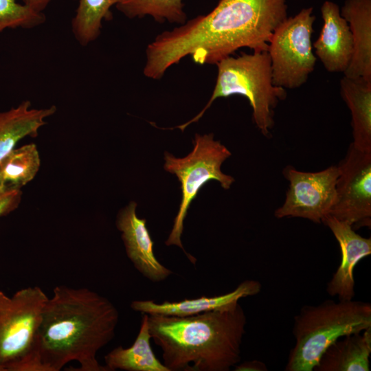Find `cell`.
Returning <instances> with one entry per match:
<instances>
[{
	"instance_id": "cell-1",
	"label": "cell",
	"mask_w": 371,
	"mask_h": 371,
	"mask_svg": "<svg viewBox=\"0 0 371 371\" xmlns=\"http://www.w3.org/2000/svg\"><path fill=\"white\" fill-rule=\"evenodd\" d=\"M287 17L286 0H220L209 13L158 34L146 49L143 74L159 80L189 56L196 64L216 65L243 47L267 51Z\"/></svg>"
},
{
	"instance_id": "cell-2",
	"label": "cell",
	"mask_w": 371,
	"mask_h": 371,
	"mask_svg": "<svg viewBox=\"0 0 371 371\" xmlns=\"http://www.w3.org/2000/svg\"><path fill=\"white\" fill-rule=\"evenodd\" d=\"M119 312L108 298L87 288L59 285L43 309L38 337L43 371H60L76 361L78 371H109L98 351L115 337Z\"/></svg>"
},
{
	"instance_id": "cell-3",
	"label": "cell",
	"mask_w": 371,
	"mask_h": 371,
	"mask_svg": "<svg viewBox=\"0 0 371 371\" xmlns=\"http://www.w3.org/2000/svg\"><path fill=\"white\" fill-rule=\"evenodd\" d=\"M148 320L170 371H229L240 361L247 318L239 303L186 317L150 314Z\"/></svg>"
},
{
	"instance_id": "cell-4",
	"label": "cell",
	"mask_w": 371,
	"mask_h": 371,
	"mask_svg": "<svg viewBox=\"0 0 371 371\" xmlns=\"http://www.w3.org/2000/svg\"><path fill=\"white\" fill-rule=\"evenodd\" d=\"M371 327V304L351 300H327L304 306L294 317L295 344L285 371H313L333 343Z\"/></svg>"
},
{
	"instance_id": "cell-5",
	"label": "cell",
	"mask_w": 371,
	"mask_h": 371,
	"mask_svg": "<svg viewBox=\"0 0 371 371\" xmlns=\"http://www.w3.org/2000/svg\"><path fill=\"white\" fill-rule=\"evenodd\" d=\"M216 65V80L206 105L192 120L175 128L183 131L188 126L198 122L217 98L240 95L251 106L252 120L256 127L264 136L269 137L275 124L274 110L280 101L286 99L287 93L285 89L273 83L267 51L229 56Z\"/></svg>"
},
{
	"instance_id": "cell-6",
	"label": "cell",
	"mask_w": 371,
	"mask_h": 371,
	"mask_svg": "<svg viewBox=\"0 0 371 371\" xmlns=\"http://www.w3.org/2000/svg\"><path fill=\"white\" fill-rule=\"evenodd\" d=\"M47 300L37 286L12 296L0 291V365L5 371H43L38 337Z\"/></svg>"
},
{
	"instance_id": "cell-7",
	"label": "cell",
	"mask_w": 371,
	"mask_h": 371,
	"mask_svg": "<svg viewBox=\"0 0 371 371\" xmlns=\"http://www.w3.org/2000/svg\"><path fill=\"white\" fill-rule=\"evenodd\" d=\"M192 144V150L182 158L176 157L168 152L164 153V168L177 176L181 183V191L179 210L165 244L180 247L190 261L195 264L196 259L185 251L181 239L183 222L190 205L207 182L216 181L223 188L228 190L235 179L221 171L222 164L232 154L220 141L214 139V134L196 133Z\"/></svg>"
},
{
	"instance_id": "cell-8",
	"label": "cell",
	"mask_w": 371,
	"mask_h": 371,
	"mask_svg": "<svg viewBox=\"0 0 371 371\" xmlns=\"http://www.w3.org/2000/svg\"><path fill=\"white\" fill-rule=\"evenodd\" d=\"M312 7L302 9L273 32L268 44L273 83L285 89L299 88L314 71L317 58L311 36L315 16Z\"/></svg>"
},
{
	"instance_id": "cell-9",
	"label": "cell",
	"mask_w": 371,
	"mask_h": 371,
	"mask_svg": "<svg viewBox=\"0 0 371 371\" xmlns=\"http://www.w3.org/2000/svg\"><path fill=\"white\" fill-rule=\"evenodd\" d=\"M289 181L283 204L274 212L278 218L297 217L322 223L336 200L338 166H331L318 172H303L291 166L283 170Z\"/></svg>"
},
{
	"instance_id": "cell-10",
	"label": "cell",
	"mask_w": 371,
	"mask_h": 371,
	"mask_svg": "<svg viewBox=\"0 0 371 371\" xmlns=\"http://www.w3.org/2000/svg\"><path fill=\"white\" fill-rule=\"evenodd\" d=\"M336 200L329 215L355 230L371 225V152H363L351 144L338 166Z\"/></svg>"
},
{
	"instance_id": "cell-11",
	"label": "cell",
	"mask_w": 371,
	"mask_h": 371,
	"mask_svg": "<svg viewBox=\"0 0 371 371\" xmlns=\"http://www.w3.org/2000/svg\"><path fill=\"white\" fill-rule=\"evenodd\" d=\"M137 203L131 201L118 213L116 226L122 232L126 255L135 268L154 282L167 279L173 272L159 262L154 254V242L146 220L136 214Z\"/></svg>"
},
{
	"instance_id": "cell-12",
	"label": "cell",
	"mask_w": 371,
	"mask_h": 371,
	"mask_svg": "<svg viewBox=\"0 0 371 371\" xmlns=\"http://www.w3.org/2000/svg\"><path fill=\"white\" fill-rule=\"evenodd\" d=\"M337 240L341 250V262L327 284L326 291L339 300H351L355 296L354 269L357 264L371 254V238L358 234L349 224L327 215L322 221Z\"/></svg>"
},
{
	"instance_id": "cell-13",
	"label": "cell",
	"mask_w": 371,
	"mask_h": 371,
	"mask_svg": "<svg viewBox=\"0 0 371 371\" xmlns=\"http://www.w3.org/2000/svg\"><path fill=\"white\" fill-rule=\"evenodd\" d=\"M322 27L313 44L315 54L326 71L343 74L353 55V41L347 21L340 14L339 5L326 1L321 7Z\"/></svg>"
},
{
	"instance_id": "cell-14",
	"label": "cell",
	"mask_w": 371,
	"mask_h": 371,
	"mask_svg": "<svg viewBox=\"0 0 371 371\" xmlns=\"http://www.w3.org/2000/svg\"><path fill=\"white\" fill-rule=\"evenodd\" d=\"M260 282L246 280L229 293L212 297L201 296L178 302L164 301L156 303L153 300H135L131 308L141 313L159 314L178 317L191 316L204 312L227 308L237 304L241 298L254 296L260 293Z\"/></svg>"
},
{
	"instance_id": "cell-15",
	"label": "cell",
	"mask_w": 371,
	"mask_h": 371,
	"mask_svg": "<svg viewBox=\"0 0 371 371\" xmlns=\"http://www.w3.org/2000/svg\"><path fill=\"white\" fill-rule=\"evenodd\" d=\"M340 14L353 41V55L344 76L371 81V0H346Z\"/></svg>"
},
{
	"instance_id": "cell-16",
	"label": "cell",
	"mask_w": 371,
	"mask_h": 371,
	"mask_svg": "<svg viewBox=\"0 0 371 371\" xmlns=\"http://www.w3.org/2000/svg\"><path fill=\"white\" fill-rule=\"evenodd\" d=\"M371 327L342 337L321 356L314 371H369Z\"/></svg>"
},
{
	"instance_id": "cell-17",
	"label": "cell",
	"mask_w": 371,
	"mask_h": 371,
	"mask_svg": "<svg viewBox=\"0 0 371 371\" xmlns=\"http://www.w3.org/2000/svg\"><path fill=\"white\" fill-rule=\"evenodd\" d=\"M340 94L351 114L352 146L371 152V81L344 76Z\"/></svg>"
},
{
	"instance_id": "cell-18",
	"label": "cell",
	"mask_w": 371,
	"mask_h": 371,
	"mask_svg": "<svg viewBox=\"0 0 371 371\" xmlns=\"http://www.w3.org/2000/svg\"><path fill=\"white\" fill-rule=\"evenodd\" d=\"M56 111L55 106L32 109L28 100L15 108L0 113V161L13 150L17 142L27 137H36L46 124L45 119Z\"/></svg>"
},
{
	"instance_id": "cell-19",
	"label": "cell",
	"mask_w": 371,
	"mask_h": 371,
	"mask_svg": "<svg viewBox=\"0 0 371 371\" xmlns=\"http://www.w3.org/2000/svg\"><path fill=\"white\" fill-rule=\"evenodd\" d=\"M148 315L144 313L139 333L129 348L119 346L104 357L109 371H170L154 354L150 341Z\"/></svg>"
},
{
	"instance_id": "cell-20",
	"label": "cell",
	"mask_w": 371,
	"mask_h": 371,
	"mask_svg": "<svg viewBox=\"0 0 371 371\" xmlns=\"http://www.w3.org/2000/svg\"><path fill=\"white\" fill-rule=\"evenodd\" d=\"M40 165L34 144L14 148L0 161V190H20L34 178Z\"/></svg>"
},
{
	"instance_id": "cell-21",
	"label": "cell",
	"mask_w": 371,
	"mask_h": 371,
	"mask_svg": "<svg viewBox=\"0 0 371 371\" xmlns=\"http://www.w3.org/2000/svg\"><path fill=\"white\" fill-rule=\"evenodd\" d=\"M122 0H78L72 31L82 45H87L100 35L102 23L112 18L111 8Z\"/></svg>"
},
{
	"instance_id": "cell-22",
	"label": "cell",
	"mask_w": 371,
	"mask_h": 371,
	"mask_svg": "<svg viewBox=\"0 0 371 371\" xmlns=\"http://www.w3.org/2000/svg\"><path fill=\"white\" fill-rule=\"evenodd\" d=\"M115 7L128 19L150 16L157 22L179 25L187 21L183 0H122Z\"/></svg>"
},
{
	"instance_id": "cell-23",
	"label": "cell",
	"mask_w": 371,
	"mask_h": 371,
	"mask_svg": "<svg viewBox=\"0 0 371 371\" xmlns=\"http://www.w3.org/2000/svg\"><path fill=\"white\" fill-rule=\"evenodd\" d=\"M43 12H38L16 0H0V32L6 28H32L45 21Z\"/></svg>"
},
{
	"instance_id": "cell-24",
	"label": "cell",
	"mask_w": 371,
	"mask_h": 371,
	"mask_svg": "<svg viewBox=\"0 0 371 371\" xmlns=\"http://www.w3.org/2000/svg\"><path fill=\"white\" fill-rule=\"evenodd\" d=\"M21 191L0 190V216H5L16 210L21 199Z\"/></svg>"
},
{
	"instance_id": "cell-25",
	"label": "cell",
	"mask_w": 371,
	"mask_h": 371,
	"mask_svg": "<svg viewBox=\"0 0 371 371\" xmlns=\"http://www.w3.org/2000/svg\"><path fill=\"white\" fill-rule=\"evenodd\" d=\"M235 371H267L265 363L259 360H251L238 363L234 366Z\"/></svg>"
},
{
	"instance_id": "cell-26",
	"label": "cell",
	"mask_w": 371,
	"mask_h": 371,
	"mask_svg": "<svg viewBox=\"0 0 371 371\" xmlns=\"http://www.w3.org/2000/svg\"><path fill=\"white\" fill-rule=\"evenodd\" d=\"M23 3L38 12H43L51 0H22Z\"/></svg>"
},
{
	"instance_id": "cell-27",
	"label": "cell",
	"mask_w": 371,
	"mask_h": 371,
	"mask_svg": "<svg viewBox=\"0 0 371 371\" xmlns=\"http://www.w3.org/2000/svg\"><path fill=\"white\" fill-rule=\"evenodd\" d=\"M0 371H5L2 366L0 365Z\"/></svg>"
}]
</instances>
